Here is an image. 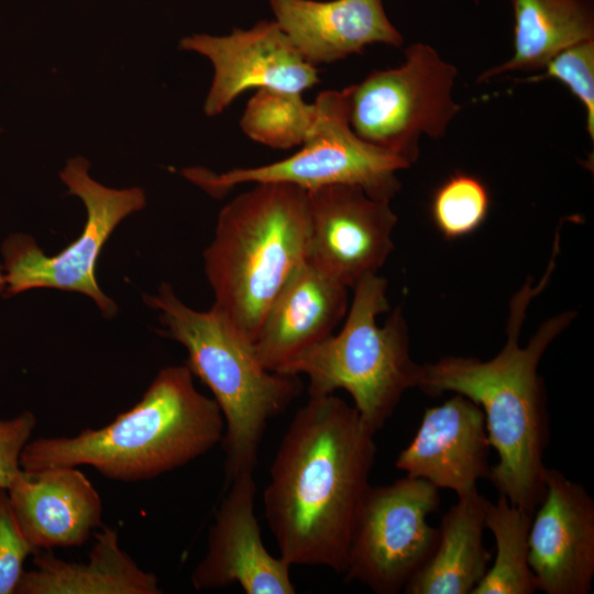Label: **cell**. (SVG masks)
I'll return each mask as SVG.
<instances>
[{"mask_svg":"<svg viewBox=\"0 0 594 594\" xmlns=\"http://www.w3.org/2000/svg\"><path fill=\"white\" fill-rule=\"evenodd\" d=\"M374 436L334 394L309 396L294 415L263 492L266 522L290 565L344 572L354 518L371 485Z\"/></svg>","mask_w":594,"mask_h":594,"instance_id":"1","label":"cell"},{"mask_svg":"<svg viewBox=\"0 0 594 594\" xmlns=\"http://www.w3.org/2000/svg\"><path fill=\"white\" fill-rule=\"evenodd\" d=\"M558 252L559 244L554 242L550 263L538 285L532 286L528 278L512 297L506 343L497 355L486 361L446 356L420 365L417 382V387L430 397L451 392L482 408L488 441L498 455L487 480L499 495L531 516L544 494L543 455L549 442L546 392L538 365L576 314L565 311L549 318L525 346L519 344V338L528 307L546 288Z\"/></svg>","mask_w":594,"mask_h":594,"instance_id":"2","label":"cell"},{"mask_svg":"<svg viewBox=\"0 0 594 594\" xmlns=\"http://www.w3.org/2000/svg\"><path fill=\"white\" fill-rule=\"evenodd\" d=\"M223 432L218 404L196 388L189 367L166 366L129 410L74 437L30 440L20 465L24 471L87 465L107 479L133 483L202 457Z\"/></svg>","mask_w":594,"mask_h":594,"instance_id":"3","label":"cell"},{"mask_svg":"<svg viewBox=\"0 0 594 594\" xmlns=\"http://www.w3.org/2000/svg\"><path fill=\"white\" fill-rule=\"evenodd\" d=\"M308 193L260 183L219 212L204 252L212 307L254 341L272 301L307 260Z\"/></svg>","mask_w":594,"mask_h":594,"instance_id":"4","label":"cell"},{"mask_svg":"<svg viewBox=\"0 0 594 594\" xmlns=\"http://www.w3.org/2000/svg\"><path fill=\"white\" fill-rule=\"evenodd\" d=\"M144 301L160 311L163 334L186 349V365L210 389L222 413L227 485L253 473L268 421L301 392L298 376L266 370L253 341L229 319L213 307L208 311L188 307L167 283L156 295H145Z\"/></svg>","mask_w":594,"mask_h":594,"instance_id":"5","label":"cell"},{"mask_svg":"<svg viewBox=\"0 0 594 594\" xmlns=\"http://www.w3.org/2000/svg\"><path fill=\"white\" fill-rule=\"evenodd\" d=\"M353 298L338 333L307 350L278 373L308 377V396L346 391L362 420L376 433L403 395L417 387L420 365L409 354L408 327L400 308L383 326L389 310L387 280L366 275L353 287Z\"/></svg>","mask_w":594,"mask_h":594,"instance_id":"6","label":"cell"},{"mask_svg":"<svg viewBox=\"0 0 594 594\" xmlns=\"http://www.w3.org/2000/svg\"><path fill=\"white\" fill-rule=\"evenodd\" d=\"M315 105V123L295 154L266 165L219 174L189 167L183 169V176L216 198L241 184L284 183L307 191L352 185L375 199L391 201L400 189L397 172L410 165L354 133L349 123L348 87L320 92Z\"/></svg>","mask_w":594,"mask_h":594,"instance_id":"7","label":"cell"},{"mask_svg":"<svg viewBox=\"0 0 594 594\" xmlns=\"http://www.w3.org/2000/svg\"><path fill=\"white\" fill-rule=\"evenodd\" d=\"M397 67L373 70L349 89V123L363 141L410 166L419 139L442 138L461 107L452 97L458 70L428 44L404 51Z\"/></svg>","mask_w":594,"mask_h":594,"instance_id":"8","label":"cell"},{"mask_svg":"<svg viewBox=\"0 0 594 594\" xmlns=\"http://www.w3.org/2000/svg\"><path fill=\"white\" fill-rule=\"evenodd\" d=\"M86 158L74 157L59 173L68 194L78 196L87 210L85 227L75 241L56 255H46L30 235L14 234L4 242L6 297L34 288H54L85 294L106 317L118 311L97 283L96 265L118 224L145 207V194L138 187H106L90 178Z\"/></svg>","mask_w":594,"mask_h":594,"instance_id":"9","label":"cell"},{"mask_svg":"<svg viewBox=\"0 0 594 594\" xmlns=\"http://www.w3.org/2000/svg\"><path fill=\"white\" fill-rule=\"evenodd\" d=\"M440 504L439 488L405 476L370 485L356 512L344 576L376 594H397L431 557L439 528L427 518Z\"/></svg>","mask_w":594,"mask_h":594,"instance_id":"10","label":"cell"},{"mask_svg":"<svg viewBox=\"0 0 594 594\" xmlns=\"http://www.w3.org/2000/svg\"><path fill=\"white\" fill-rule=\"evenodd\" d=\"M308 193L307 262L348 288L377 274L394 249L397 216L388 200L352 185Z\"/></svg>","mask_w":594,"mask_h":594,"instance_id":"11","label":"cell"},{"mask_svg":"<svg viewBox=\"0 0 594 594\" xmlns=\"http://www.w3.org/2000/svg\"><path fill=\"white\" fill-rule=\"evenodd\" d=\"M179 46L206 56L213 65L204 106L209 117L223 112L250 88L302 94L319 82L316 66L304 59L276 21H260L224 36L194 34Z\"/></svg>","mask_w":594,"mask_h":594,"instance_id":"12","label":"cell"},{"mask_svg":"<svg viewBox=\"0 0 594 594\" xmlns=\"http://www.w3.org/2000/svg\"><path fill=\"white\" fill-rule=\"evenodd\" d=\"M190 583L196 591L238 584L246 594H294L290 564L265 548L255 516L256 484L253 473L228 485Z\"/></svg>","mask_w":594,"mask_h":594,"instance_id":"13","label":"cell"},{"mask_svg":"<svg viewBox=\"0 0 594 594\" xmlns=\"http://www.w3.org/2000/svg\"><path fill=\"white\" fill-rule=\"evenodd\" d=\"M537 591L587 594L594 576V501L582 484L547 468L528 536Z\"/></svg>","mask_w":594,"mask_h":594,"instance_id":"14","label":"cell"},{"mask_svg":"<svg viewBox=\"0 0 594 594\" xmlns=\"http://www.w3.org/2000/svg\"><path fill=\"white\" fill-rule=\"evenodd\" d=\"M491 448L482 408L455 394L425 410L395 466L407 476L451 490L460 498L476 492L477 482L488 477Z\"/></svg>","mask_w":594,"mask_h":594,"instance_id":"15","label":"cell"},{"mask_svg":"<svg viewBox=\"0 0 594 594\" xmlns=\"http://www.w3.org/2000/svg\"><path fill=\"white\" fill-rule=\"evenodd\" d=\"M7 492L35 552L80 547L102 525L101 497L76 466L21 469Z\"/></svg>","mask_w":594,"mask_h":594,"instance_id":"16","label":"cell"},{"mask_svg":"<svg viewBox=\"0 0 594 594\" xmlns=\"http://www.w3.org/2000/svg\"><path fill=\"white\" fill-rule=\"evenodd\" d=\"M348 289L302 263L272 301L253 341L261 364L278 373L333 334L349 308Z\"/></svg>","mask_w":594,"mask_h":594,"instance_id":"17","label":"cell"},{"mask_svg":"<svg viewBox=\"0 0 594 594\" xmlns=\"http://www.w3.org/2000/svg\"><path fill=\"white\" fill-rule=\"evenodd\" d=\"M270 3L276 23L314 66L361 54L371 44L399 47L404 43L382 0H270Z\"/></svg>","mask_w":594,"mask_h":594,"instance_id":"18","label":"cell"},{"mask_svg":"<svg viewBox=\"0 0 594 594\" xmlns=\"http://www.w3.org/2000/svg\"><path fill=\"white\" fill-rule=\"evenodd\" d=\"M158 578L143 570L120 546L117 529L95 534L87 561H66L52 550L33 554L16 594H160Z\"/></svg>","mask_w":594,"mask_h":594,"instance_id":"19","label":"cell"},{"mask_svg":"<svg viewBox=\"0 0 594 594\" xmlns=\"http://www.w3.org/2000/svg\"><path fill=\"white\" fill-rule=\"evenodd\" d=\"M490 501L479 491L460 497L441 519L437 546L407 583L406 594H472L492 559L483 542Z\"/></svg>","mask_w":594,"mask_h":594,"instance_id":"20","label":"cell"},{"mask_svg":"<svg viewBox=\"0 0 594 594\" xmlns=\"http://www.w3.org/2000/svg\"><path fill=\"white\" fill-rule=\"evenodd\" d=\"M514 13V53L480 75L477 82L508 72H532L561 51L594 40L590 0H509Z\"/></svg>","mask_w":594,"mask_h":594,"instance_id":"21","label":"cell"},{"mask_svg":"<svg viewBox=\"0 0 594 594\" xmlns=\"http://www.w3.org/2000/svg\"><path fill=\"white\" fill-rule=\"evenodd\" d=\"M531 518L503 495L496 503H488L485 525L495 538L496 554L492 568L472 594H532L537 591L528 562Z\"/></svg>","mask_w":594,"mask_h":594,"instance_id":"22","label":"cell"},{"mask_svg":"<svg viewBox=\"0 0 594 594\" xmlns=\"http://www.w3.org/2000/svg\"><path fill=\"white\" fill-rule=\"evenodd\" d=\"M316 105L301 94L258 89L246 103L240 127L248 138L265 146H300L316 120Z\"/></svg>","mask_w":594,"mask_h":594,"instance_id":"23","label":"cell"},{"mask_svg":"<svg viewBox=\"0 0 594 594\" xmlns=\"http://www.w3.org/2000/svg\"><path fill=\"white\" fill-rule=\"evenodd\" d=\"M491 197L476 176L457 172L433 193L430 215L439 232L448 240L466 237L486 220Z\"/></svg>","mask_w":594,"mask_h":594,"instance_id":"24","label":"cell"},{"mask_svg":"<svg viewBox=\"0 0 594 594\" xmlns=\"http://www.w3.org/2000/svg\"><path fill=\"white\" fill-rule=\"evenodd\" d=\"M543 73L526 81L538 82L553 78L565 85L582 102L586 116V131L594 139V40L570 46L552 57Z\"/></svg>","mask_w":594,"mask_h":594,"instance_id":"25","label":"cell"},{"mask_svg":"<svg viewBox=\"0 0 594 594\" xmlns=\"http://www.w3.org/2000/svg\"><path fill=\"white\" fill-rule=\"evenodd\" d=\"M35 550L24 537L6 488H0V594H16L24 563Z\"/></svg>","mask_w":594,"mask_h":594,"instance_id":"26","label":"cell"},{"mask_svg":"<svg viewBox=\"0 0 594 594\" xmlns=\"http://www.w3.org/2000/svg\"><path fill=\"white\" fill-rule=\"evenodd\" d=\"M36 417L23 411L10 419H0V488H8L20 472V459L36 426Z\"/></svg>","mask_w":594,"mask_h":594,"instance_id":"27","label":"cell"},{"mask_svg":"<svg viewBox=\"0 0 594 594\" xmlns=\"http://www.w3.org/2000/svg\"><path fill=\"white\" fill-rule=\"evenodd\" d=\"M6 290V276L3 273V267L0 264V294Z\"/></svg>","mask_w":594,"mask_h":594,"instance_id":"28","label":"cell"},{"mask_svg":"<svg viewBox=\"0 0 594 594\" xmlns=\"http://www.w3.org/2000/svg\"><path fill=\"white\" fill-rule=\"evenodd\" d=\"M0 131H1V129H0Z\"/></svg>","mask_w":594,"mask_h":594,"instance_id":"29","label":"cell"}]
</instances>
